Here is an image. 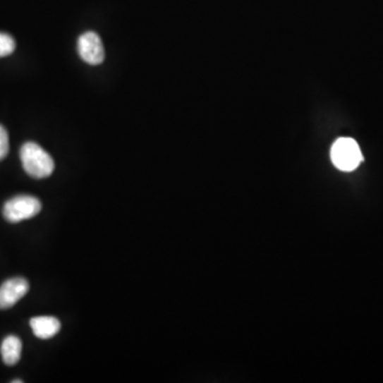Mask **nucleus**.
Segmentation results:
<instances>
[{
    "instance_id": "nucleus-1",
    "label": "nucleus",
    "mask_w": 383,
    "mask_h": 383,
    "mask_svg": "<svg viewBox=\"0 0 383 383\" xmlns=\"http://www.w3.org/2000/svg\"><path fill=\"white\" fill-rule=\"evenodd\" d=\"M20 161L25 171L35 179L49 177L54 171V161L35 142H27L20 148Z\"/></svg>"
},
{
    "instance_id": "nucleus-2",
    "label": "nucleus",
    "mask_w": 383,
    "mask_h": 383,
    "mask_svg": "<svg viewBox=\"0 0 383 383\" xmlns=\"http://www.w3.org/2000/svg\"><path fill=\"white\" fill-rule=\"evenodd\" d=\"M332 160L341 171H351L363 160L361 150L355 140L342 138L332 148Z\"/></svg>"
},
{
    "instance_id": "nucleus-3",
    "label": "nucleus",
    "mask_w": 383,
    "mask_h": 383,
    "mask_svg": "<svg viewBox=\"0 0 383 383\" xmlns=\"http://www.w3.org/2000/svg\"><path fill=\"white\" fill-rule=\"evenodd\" d=\"M42 210V204L37 197L20 195L11 198L4 206V217L10 223H20L32 219Z\"/></svg>"
},
{
    "instance_id": "nucleus-4",
    "label": "nucleus",
    "mask_w": 383,
    "mask_h": 383,
    "mask_svg": "<svg viewBox=\"0 0 383 383\" xmlns=\"http://www.w3.org/2000/svg\"><path fill=\"white\" fill-rule=\"evenodd\" d=\"M78 54L80 58L90 66H98L104 60V48L97 33L87 31L79 37Z\"/></svg>"
},
{
    "instance_id": "nucleus-5",
    "label": "nucleus",
    "mask_w": 383,
    "mask_h": 383,
    "mask_svg": "<svg viewBox=\"0 0 383 383\" xmlns=\"http://www.w3.org/2000/svg\"><path fill=\"white\" fill-rule=\"evenodd\" d=\"M29 284L25 278L16 277L4 282L0 286V309L13 307L28 293Z\"/></svg>"
},
{
    "instance_id": "nucleus-6",
    "label": "nucleus",
    "mask_w": 383,
    "mask_h": 383,
    "mask_svg": "<svg viewBox=\"0 0 383 383\" xmlns=\"http://www.w3.org/2000/svg\"><path fill=\"white\" fill-rule=\"evenodd\" d=\"M30 326L33 334L42 340L54 338L61 329V323L54 316H37L31 318Z\"/></svg>"
},
{
    "instance_id": "nucleus-7",
    "label": "nucleus",
    "mask_w": 383,
    "mask_h": 383,
    "mask_svg": "<svg viewBox=\"0 0 383 383\" xmlns=\"http://www.w3.org/2000/svg\"><path fill=\"white\" fill-rule=\"evenodd\" d=\"M23 344L20 338L9 336L3 341L1 344V357L7 365H16L22 355Z\"/></svg>"
},
{
    "instance_id": "nucleus-8",
    "label": "nucleus",
    "mask_w": 383,
    "mask_h": 383,
    "mask_svg": "<svg viewBox=\"0 0 383 383\" xmlns=\"http://www.w3.org/2000/svg\"><path fill=\"white\" fill-rule=\"evenodd\" d=\"M16 41L11 35L0 32V58L10 56L16 50Z\"/></svg>"
},
{
    "instance_id": "nucleus-9",
    "label": "nucleus",
    "mask_w": 383,
    "mask_h": 383,
    "mask_svg": "<svg viewBox=\"0 0 383 383\" xmlns=\"http://www.w3.org/2000/svg\"><path fill=\"white\" fill-rule=\"evenodd\" d=\"M9 154V135L3 126L0 125V160Z\"/></svg>"
},
{
    "instance_id": "nucleus-10",
    "label": "nucleus",
    "mask_w": 383,
    "mask_h": 383,
    "mask_svg": "<svg viewBox=\"0 0 383 383\" xmlns=\"http://www.w3.org/2000/svg\"><path fill=\"white\" fill-rule=\"evenodd\" d=\"M12 382H13V383H22L23 380H14V381H12Z\"/></svg>"
}]
</instances>
